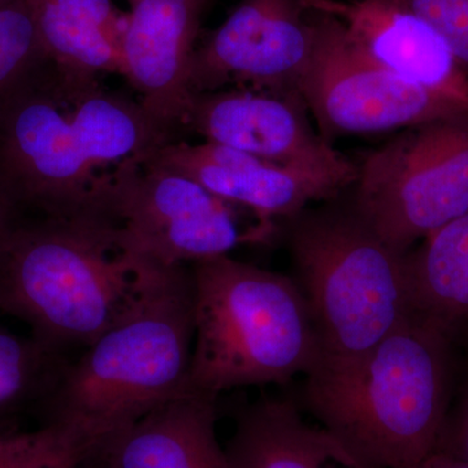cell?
<instances>
[{"label":"cell","mask_w":468,"mask_h":468,"mask_svg":"<svg viewBox=\"0 0 468 468\" xmlns=\"http://www.w3.org/2000/svg\"><path fill=\"white\" fill-rule=\"evenodd\" d=\"M43 48L27 0L0 7V106L43 64Z\"/></svg>","instance_id":"ffe728a7"},{"label":"cell","mask_w":468,"mask_h":468,"mask_svg":"<svg viewBox=\"0 0 468 468\" xmlns=\"http://www.w3.org/2000/svg\"><path fill=\"white\" fill-rule=\"evenodd\" d=\"M309 12L313 50L298 91L329 144L338 137L397 133L432 120L466 115L378 66L347 38L335 18Z\"/></svg>","instance_id":"ba28073f"},{"label":"cell","mask_w":468,"mask_h":468,"mask_svg":"<svg viewBox=\"0 0 468 468\" xmlns=\"http://www.w3.org/2000/svg\"><path fill=\"white\" fill-rule=\"evenodd\" d=\"M43 48L57 66L84 75L122 73L120 45L88 18L51 0H27Z\"/></svg>","instance_id":"ac0fdd59"},{"label":"cell","mask_w":468,"mask_h":468,"mask_svg":"<svg viewBox=\"0 0 468 468\" xmlns=\"http://www.w3.org/2000/svg\"><path fill=\"white\" fill-rule=\"evenodd\" d=\"M16 2V0H0V7L2 5H9V3Z\"/></svg>","instance_id":"4316f807"},{"label":"cell","mask_w":468,"mask_h":468,"mask_svg":"<svg viewBox=\"0 0 468 468\" xmlns=\"http://www.w3.org/2000/svg\"><path fill=\"white\" fill-rule=\"evenodd\" d=\"M436 452L451 455L468 466V374L449 410Z\"/></svg>","instance_id":"603a6c76"},{"label":"cell","mask_w":468,"mask_h":468,"mask_svg":"<svg viewBox=\"0 0 468 468\" xmlns=\"http://www.w3.org/2000/svg\"><path fill=\"white\" fill-rule=\"evenodd\" d=\"M107 218L17 221L0 251V311L63 354L124 319L163 270Z\"/></svg>","instance_id":"3957f363"},{"label":"cell","mask_w":468,"mask_h":468,"mask_svg":"<svg viewBox=\"0 0 468 468\" xmlns=\"http://www.w3.org/2000/svg\"><path fill=\"white\" fill-rule=\"evenodd\" d=\"M17 211L0 190V251L18 221Z\"/></svg>","instance_id":"cb8c5ba5"},{"label":"cell","mask_w":468,"mask_h":468,"mask_svg":"<svg viewBox=\"0 0 468 468\" xmlns=\"http://www.w3.org/2000/svg\"><path fill=\"white\" fill-rule=\"evenodd\" d=\"M427 21L468 73V0H399Z\"/></svg>","instance_id":"7402d4cb"},{"label":"cell","mask_w":468,"mask_h":468,"mask_svg":"<svg viewBox=\"0 0 468 468\" xmlns=\"http://www.w3.org/2000/svg\"><path fill=\"white\" fill-rule=\"evenodd\" d=\"M335 199L280 226L318 334L319 366L365 356L412 315L405 254Z\"/></svg>","instance_id":"8992f818"},{"label":"cell","mask_w":468,"mask_h":468,"mask_svg":"<svg viewBox=\"0 0 468 468\" xmlns=\"http://www.w3.org/2000/svg\"><path fill=\"white\" fill-rule=\"evenodd\" d=\"M167 144L140 101L50 58L0 106V190L17 214L119 223L122 172Z\"/></svg>","instance_id":"6da1fadb"},{"label":"cell","mask_w":468,"mask_h":468,"mask_svg":"<svg viewBox=\"0 0 468 468\" xmlns=\"http://www.w3.org/2000/svg\"><path fill=\"white\" fill-rule=\"evenodd\" d=\"M218 399L180 394L111 437L89 462L110 468H230L217 437Z\"/></svg>","instance_id":"9a60e30c"},{"label":"cell","mask_w":468,"mask_h":468,"mask_svg":"<svg viewBox=\"0 0 468 468\" xmlns=\"http://www.w3.org/2000/svg\"><path fill=\"white\" fill-rule=\"evenodd\" d=\"M194 343L189 390L284 385L318 367L309 304L292 276L229 255L190 266Z\"/></svg>","instance_id":"5b68a950"},{"label":"cell","mask_w":468,"mask_h":468,"mask_svg":"<svg viewBox=\"0 0 468 468\" xmlns=\"http://www.w3.org/2000/svg\"><path fill=\"white\" fill-rule=\"evenodd\" d=\"M193 343L192 270L163 268L124 319L58 368L43 396L48 423L90 461L111 437L189 392Z\"/></svg>","instance_id":"277c9868"},{"label":"cell","mask_w":468,"mask_h":468,"mask_svg":"<svg viewBox=\"0 0 468 468\" xmlns=\"http://www.w3.org/2000/svg\"><path fill=\"white\" fill-rule=\"evenodd\" d=\"M412 314L468 343V212L405 254Z\"/></svg>","instance_id":"e0dca14e"},{"label":"cell","mask_w":468,"mask_h":468,"mask_svg":"<svg viewBox=\"0 0 468 468\" xmlns=\"http://www.w3.org/2000/svg\"><path fill=\"white\" fill-rule=\"evenodd\" d=\"M146 159L192 178L218 198L277 226L311 203L343 196L358 174L356 165L340 169L279 165L206 141L163 144Z\"/></svg>","instance_id":"8fae6325"},{"label":"cell","mask_w":468,"mask_h":468,"mask_svg":"<svg viewBox=\"0 0 468 468\" xmlns=\"http://www.w3.org/2000/svg\"><path fill=\"white\" fill-rule=\"evenodd\" d=\"M356 165L350 205L388 246L406 254L468 212V115L397 132Z\"/></svg>","instance_id":"52a82bcc"},{"label":"cell","mask_w":468,"mask_h":468,"mask_svg":"<svg viewBox=\"0 0 468 468\" xmlns=\"http://www.w3.org/2000/svg\"><path fill=\"white\" fill-rule=\"evenodd\" d=\"M335 18L378 66L468 115V73L442 37L399 0H303Z\"/></svg>","instance_id":"5bb4252c"},{"label":"cell","mask_w":468,"mask_h":468,"mask_svg":"<svg viewBox=\"0 0 468 468\" xmlns=\"http://www.w3.org/2000/svg\"><path fill=\"white\" fill-rule=\"evenodd\" d=\"M458 346L412 314L365 356L311 371L298 403L378 468H419L455 396Z\"/></svg>","instance_id":"7a4b0ae2"},{"label":"cell","mask_w":468,"mask_h":468,"mask_svg":"<svg viewBox=\"0 0 468 468\" xmlns=\"http://www.w3.org/2000/svg\"><path fill=\"white\" fill-rule=\"evenodd\" d=\"M122 73L171 143L193 94L190 73L203 15L212 0H128Z\"/></svg>","instance_id":"4fadbf2b"},{"label":"cell","mask_w":468,"mask_h":468,"mask_svg":"<svg viewBox=\"0 0 468 468\" xmlns=\"http://www.w3.org/2000/svg\"><path fill=\"white\" fill-rule=\"evenodd\" d=\"M419 468H468L463 462L455 460L451 455L443 452H435L426 462Z\"/></svg>","instance_id":"d4e9b609"},{"label":"cell","mask_w":468,"mask_h":468,"mask_svg":"<svg viewBox=\"0 0 468 468\" xmlns=\"http://www.w3.org/2000/svg\"><path fill=\"white\" fill-rule=\"evenodd\" d=\"M239 206L186 176L144 159L122 172L117 218L135 250L162 267H190L239 246L267 243L279 226L245 227Z\"/></svg>","instance_id":"9c48e42d"},{"label":"cell","mask_w":468,"mask_h":468,"mask_svg":"<svg viewBox=\"0 0 468 468\" xmlns=\"http://www.w3.org/2000/svg\"><path fill=\"white\" fill-rule=\"evenodd\" d=\"M81 468H110L106 466V464L101 463V462L91 461L88 462V463L84 464Z\"/></svg>","instance_id":"484cf974"},{"label":"cell","mask_w":468,"mask_h":468,"mask_svg":"<svg viewBox=\"0 0 468 468\" xmlns=\"http://www.w3.org/2000/svg\"><path fill=\"white\" fill-rule=\"evenodd\" d=\"M64 362L61 354L33 337H20L0 325V409L45 396Z\"/></svg>","instance_id":"d6986e66"},{"label":"cell","mask_w":468,"mask_h":468,"mask_svg":"<svg viewBox=\"0 0 468 468\" xmlns=\"http://www.w3.org/2000/svg\"><path fill=\"white\" fill-rule=\"evenodd\" d=\"M185 132L279 165L331 169L356 165L314 129L301 95L239 88L194 94L181 124Z\"/></svg>","instance_id":"7c38bea8"},{"label":"cell","mask_w":468,"mask_h":468,"mask_svg":"<svg viewBox=\"0 0 468 468\" xmlns=\"http://www.w3.org/2000/svg\"><path fill=\"white\" fill-rule=\"evenodd\" d=\"M86 462L81 446L55 424L30 432H0V468H81Z\"/></svg>","instance_id":"44dd1931"},{"label":"cell","mask_w":468,"mask_h":468,"mask_svg":"<svg viewBox=\"0 0 468 468\" xmlns=\"http://www.w3.org/2000/svg\"><path fill=\"white\" fill-rule=\"evenodd\" d=\"M226 452L230 468H378L286 397L243 408Z\"/></svg>","instance_id":"2e32d148"},{"label":"cell","mask_w":468,"mask_h":468,"mask_svg":"<svg viewBox=\"0 0 468 468\" xmlns=\"http://www.w3.org/2000/svg\"><path fill=\"white\" fill-rule=\"evenodd\" d=\"M314 30L303 0H241L197 45L192 94L239 88L300 95Z\"/></svg>","instance_id":"30bf717a"}]
</instances>
